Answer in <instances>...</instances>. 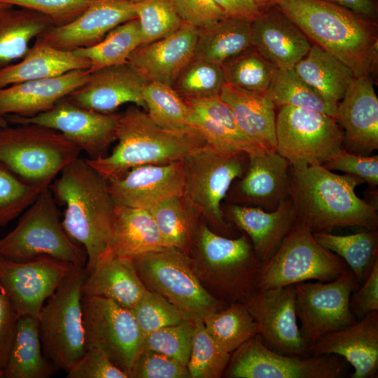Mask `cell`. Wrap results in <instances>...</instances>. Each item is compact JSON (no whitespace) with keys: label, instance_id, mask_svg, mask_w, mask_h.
<instances>
[{"label":"cell","instance_id":"6da1fadb","mask_svg":"<svg viewBox=\"0 0 378 378\" xmlns=\"http://www.w3.org/2000/svg\"><path fill=\"white\" fill-rule=\"evenodd\" d=\"M49 188L65 206L62 223L68 236L83 246L88 273L108 253L113 239L115 204L107 180L86 159L78 158Z\"/></svg>","mask_w":378,"mask_h":378},{"label":"cell","instance_id":"7a4b0ae2","mask_svg":"<svg viewBox=\"0 0 378 378\" xmlns=\"http://www.w3.org/2000/svg\"><path fill=\"white\" fill-rule=\"evenodd\" d=\"M277 7L310 41L349 66L371 76L378 62L377 21L321 0H282Z\"/></svg>","mask_w":378,"mask_h":378},{"label":"cell","instance_id":"3957f363","mask_svg":"<svg viewBox=\"0 0 378 378\" xmlns=\"http://www.w3.org/2000/svg\"><path fill=\"white\" fill-rule=\"evenodd\" d=\"M363 183L358 177L337 174L323 165L290 167V198L297 221L312 233L344 226L377 228V207L355 192Z\"/></svg>","mask_w":378,"mask_h":378},{"label":"cell","instance_id":"277c9868","mask_svg":"<svg viewBox=\"0 0 378 378\" xmlns=\"http://www.w3.org/2000/svg\"><path fill=\"white\" fill-rule=\"evenodd\" d=\"M116 140L118 144L110 155L86 159L106 180L121 177L135 167L182 160L206 144L201 134L160 127L146 111L134 104L120 114Z\"/></svg>","mask_w":378,"mask_h":378},{"label":"cell","instance_id":"5b68a950","mask_svg":"<svg viewBox=\"0 0 378 378\" xmlns=\"http://www.w3.org/2000/svg\"><path fill=\"white\" fill-rule=\"evenodd\" d=\"M189 256L204 288L227 304L243 302L258 288L262 262L246 234L227 237L202 223Z\"/></svg>","mask_w":378,"mask_h":378},{"label":"cell","instance_id":"8992f818","mask_svg":"<svg viewBox=\"0 0 378 378\" xmlns=\"http://www.w3.org/2000/svg\"><path fill=\"white\" fill-rule=\"evenodd\" d=\"M0 127V162L42 190L79 158L80 149L57 130L36 124Z\"/></svg>","mask_w":378,"mask_h":378},{"label":"cell","instance_id":"52a82bcc","mask_svg":"<svg viewBox=\"0 0 378 378\" xmlns=\"http://www.w3.org/2000/svg\"><path fill=\"white\" fill-rule=\"evenodd\" d=\"M50 257L85 267L87 255L65 232L53 194L42 190L17 225L0 239V258L24 261Z\"/></svg>","mask_w":378,"mask_h":378},{"label":"cell","instance_id":"ba28073f","mask_svg":"<svg viewBox=\"0 0 378 378\" xmlns=\"http://www.w3.org/2000/svg\"><path fill=\"white\" fill-rule=\"evenodd\" d=\"M132 260L145 287L172 304L186 320H202L229 304L204 288L190 256L178 249L166 248Z\"/></svg>","mask_w":378,"mask_h":378},{"label":"cell","instance_id":"9c48e42d","mask_svg":"<svg viewBox=\"0 0 378 378\" xmlns=\"http://www.w3.org/2000/svg\"><path fill=\"white\" fill-rule=\"evenodd\" d=\"M85 276V267L75 266L38 317L43 355L57 371L67 372L86 351L81 304Z\"/></svg>","mask_w":378,"mask_h":378},{"label":"cell","instance_id":"30bf717a","mask_svg":"<svg viewBox=\"0 0 378 378\" xmlns=\"http://www.w3.org/2000/svg\"><path fill=\"white\" fill-rule=\"evenodd\" d=\"M245 153L226 155L206 144L183 160V197L216 233L231 237L234 232L221 209L232 183L244 174Z\"/></svg>","mask_w":378,"mask_h":378},{"label":"cell","instance_id":"8fae6325","mask_svg":"<svg viewBox=\"0 0 378 378\" xmlns=\"http://www.w3.org/2000/svg\"><path fill=\"white\" fill-rule=\"evenodd\" d=\"M276 152L291 167L323 165L343 148L344 134L335 117L290 106L276 116Z\"/></svg>","mask_w":378,"mask_h":378},{"label":"cell","instance_id":"7c38bea8","mask_svg":"<svg viewBox=\"0 0 378 378\" xmlns=\"http://www.w3.org/2000/svg\"><path fill=\"white\" fill-rule=\"evenodd\" d=\"M347 268L341 257L320 245L313 233L296 221L275 253L262 263L257 289L310 280L330 281Z\"/></svg>","mask_w":378,"mask_h":378},{"label":"cell","instance_id":"4fadbf2b","mask_svg":"<svg viewBox=\"0 0 378 378\" xmlns=\"http://www.w3.org/2000/svg\"><path fill=\"white\" fill-rule=\"evenodd\" d=\"M349 364L335 354L289 356L267 348L257 334L230 355L227 378H344Z\"/></svg>","mask_w":378,"mask_h":378},{"label":"cell","instance_id":"5bb4252c","mask_svg":"<svg viewBox=\"0 0 378 378\" xmlns=\"http://www.w3.org/2000/svg\"><path fill=\"white\" fill-rule=\"evenodd\" d=\"M81 304L86 349H99L129 375L144 342L131 311L99 296L83 295Z\"/></svg>","mask_w":378,"mask_h":378},{"label":"cell","instance_id":"9a60e30c","mask_svg":"<svg viewBox=\"0 0 378 378\" xmlns=\"http://www.w3.org/2000/svg\"><path fill=\"white\" fill-rule=\"evenodd\" d=\"M359 286L349 267L330 281H303L294 284L299 328L309 346L323 335L358 321L350 310L349 300L351 293Z\"/></svg>","mask_w":378,"mask_h":378},{"label":"cell","instance_id":"2e32d148","mask_svg":"<svg viewBox=\"0 0 378 378\" xmlns=\"http://www.w3.org/2000/svg\"><path fill=\"white\" fill-rule=\"evenodd\" d=\"M243 303L267 348L285 355L311 356L297 322L294 285L257 289Z\"/></svg>","mask_w":378,"mask_h":378},{"label":"cell","instance_id":"e0dca14e","mask_svg":"<svg viewBox=\"0 0 378 378\" xmlns=\"http://www.w3.org/2000/svg\"><path fill=\"white\" fill-rule=\"evenodd\" d=\"M8 116L7 121L15 124H36L57 130L94 159L104 155L116 140L120 114L84 108L65 97L49 111L31 118Z\"/></svg>","mask_w":378,"mask_h":378},{"label":"cell","instance_id":"ac0fdd59","mask_svg":"<svg viewBox=\"0 0 378 378\" xmlns=\"http://www.w3.org/2000/svg\"><path fill=\"white\" fill-rule=\"evenodd\" d=\"M74 267L46 256L24 261L0 258V287L19 316L38 318L46 300Z\"/></svg>","mask_w":378,"mask_h":378},{"label":"cell","instance_id":"d6986e66","mask_svg":"<svg viewBox=\"0 0 378 378\" xmlns=\"http://www.w3.org/2000/svg\"><path fill=\"white\" fill-rule=\"evenodd\" d=\"M135 18L132 0H91L76 19L51 26L37 38L57 49L74 51L97 44L113 28Z\"/></svg>","mask_w":378,"mask_h":378},{"label":"cell","instance_id":"ffe728a7","mask_svg":"<svg viewBox=\"0 0 378 378\" xmlns=\"http://www.w3.org/2000/svg\"><path fill=\"white\" fill-rule=\"evenodd\" d=\"M107 182L115 205L150 210L169 197L183 195V163L141 165Z\"/></svg>","mask_w":378,"mask_h":378},{"label":"cell","instance_id":"44dd1931","mask_svg":"<svg viewBox=\"0 0 378 378\" xmlns=\"http://www.w3.org/2000/svg\"><path fill=\"white\" fill-rule=\"evenodd\" d=\"M148 82L127 63L90 72L86 81L66 97L94 111L110 113L131 103L146 111L143 92Z\"/></svg>","mask_w":378,"mask_h":378},{"label":"cell","instance_id":"7402d4cb","mask_svg":"<svg viewBox=\"0 0 378 378\" xmlns=\"http://www.w3.org/2000/svg\"><path fill=\"white\" fill-rule=\"evenodd\" d=\"M335 118L343 130L344 150L365 155L378 149V98L371 76L354 78Z\"/></svg>","mask_w":378,"mask_h":378},{"label":"cell","instance_id":"603a6c76","mask_svg":"<svg viewBox=\"0 0 378 378\" xmlns=\"http://www.w3.org/2000/svg\"><path fill=\"white\" fill-rule=\"evenodd\" d=\"M200 29L188 23L171 34L139 45L130 55L127 64L148 83L172 87L194 57Z\"/></svg>","mask_w":378,"mask_h":378},{"label":"cell","instance_id":"cb8c5ba5","mask_svg":"<svg viewBox=\"0 0 378 378\" xmlns=\"http://www.w3.org/2000/svg\"><path fill=\"white\" fill-rule=\"evenodd\" d=\"M309 355L335 354L354 368L351 378H375L378 371V310L326 334L309 346Z\"/></svg>","mask_w":378,"mask_h":378},{"label":"cell","instance_id":"d4e9b609","mask_svg":"<svg viewBox=\"0 0 378 378\" xmlns=\"http://www.w3.org/2000/svg\"><path fill=\"white\" fill-rule=\"evenodd\" d=\"M89 75L88 69L75 70L0 88V116L31 118L48 111L82 85Z\"/></svg>","mask_w":378,"mask_h":378},{"label":"cell","instance_id":"484cf974","mask_svg":"<svg viewBox=\"0 0 378 378\" xmlns=\"http://www.w3.org/2000/svg\"><path fill=\"white\" fill-rule=\"evenodd\" d=\"M252 46L276 68H292L309 52L312 43L277 6L251 22Z\"/></svg>","mask_w":378,"mask_h":378},{"label":"cell","instance_id":"4316f807","mask_svg":"<svg viewBox=\"0 0 378 378\" xmlns=\"http://www.w3.org/2000/svg\"><path fill=\"white\" fill-rule=\"evenodd\" d=\"M247 156V168L233 192V201L273 211L290 197V163L276 151Z\"/></svg>","mask_w":378,"mask_h":378},{"label":"cell","instance_id":"83f0119b","mask_svg":"<svg viewBox=\"0 0 378 378\" xmlns=\"http://www.w3.org/2000/svg\"><path fill=\"white\" fill-rule=\"evenodd\" d=\"M183 99L193 110L197 128L206 144L218 152L226 155L267 152L241 130L231 108L219 94Z\"/></svg>","mask_w":378,"mask_h":378},{"label":"cell","instance_id":"f1b7e54d","mask_svg":"<svg viewBox=\"0 0 378 378\" xmlns=\"http://www.w3.org/2000/svg\"><path fill=\"white\" fill-rule=\"evenodd\" d=\"M227 211L231 221L248 236L262 263L272 256L297 221L290 197L270 211L237 204L230 205Z\"/></svg>","mask_w":378,"mask_h":378},{"label":"cell","instance_id":"f546056e","mask_svg":"<svg viewBox=\"0 0 378 378\" xmlns=\"http://www.w3.org/2000/svg\"><path fill=\"white\" fill-rule=\"evenodd\" d=\"M146 290L132 259L112 254L86 273L81 286L83 295L106 298L130 310Z\"/></svg>","mask_w":378,"mask_h":378},{"label":"cell","instance_id":"4dcf8cb0","mask_svg":"<svg viewBox=\"0 0 378 378\" xmlns=\"http://www.w3.org/2000/svg\"><path fill=\"white\" fill-rule=\"evenodd\" d=\"M88 59L36 38L18 62L0 69V88L27 80L58 76L71 71L89 69Z\"/></svg>","mask_w":378,"mask_h":378},{"label":"cell","instance_id":"1f68e13d","mask_svg":"<svg viewBox=\"0 0 378 378\" xmlns=\"http://www.w3.org/2000/svg\"><path fill=\"white\" fill-rule=\"evenodd\" d=\"M219 97L252 141L265 151H276V106L265 94L246 93L225 83Z\"/></svg>","mask_w":378,"mask_h":378},{"label":"cell","instance_id":"d6a6232c","mask_svg":"<svg viewBox=\"0 0 378 378\" xmlns=\"http://www.w3.org/2000/svg\"><path fill=\"white\" fill-rule=\"evenodd\" d=\"M166 248L149 210L115 205L113 235L108 254L133 259Z\"/></svg>","mask_w":378,"mask_h":378},{"label":"cell","instance_id":"836d02e7","mask_svg":"<svg viewBox=\"0 0 378 378\" xmlns=\"http://www.w3.org/2000/svg\"><path fill=\"white\" fill-rule=\"evenodd\" d=\"M293 68L327 104L334 107L342 99L356 77L349 66L314 43Z\"/></svg>","mask_w":378,"mask_h":378},{"label":"cell","instance_id":"e575fe53","mask_svg":"<svg viewBox=\"0 0 378 378\" xmlns=\"http://www.w3.org/2000/svg\"><path fill=\"white\" fill-rule=\"evenodd\" d=\"M53 24L37 11L4 4L0 8V69L22 59L29 43Z\"/></svg>","mask_w":378,"mask_h":378},{"label":"cell","instance_id":"d590c367","mask_svg":"<svg viewBox=\"0 0 378 378\" xmlns=\"http://www.w3.org/2000/svg\"><path fill=\"white\" fill-rule=\"evenodd\" d=\"M3 371L4 378H48L57 372L43 355L38 318L29 315L19 316Z\"/></svg>","mask_w":378,"mask_h":378},{"label":"cell","instance_id":"8d00e7d4","mask_svg":"<svg viewBox=\"0 0 378 378\" xmlns=\"http://www.w3.org/2000/svg\"><path fill=\"white\" fill-rule=\"evenodd\" d=\"M167 247L191 253L200 228V216L183 195L169 197L149 210Z\"/></svg>","mask_w":378,"mask_h":378},{"label":"cell","instance_id":"74e56055","mask_svg":"<svg viewBox=\"0 0 378 378\" xmlns=\"http://www.w3.org/2000/svg\"><path fill=\"white\" fill-rule=\"evenodd\" d=\"M251 46V22L225 18L200 29L194 57L221 66Z\"/></svg>","mask_w":378,"mask_h":378},{"label":"cell","instance_id":"f35d334b","mask_svg":"<svg viewBox=\"0 0 378 378\" xmlns=\"http://www.w3.org/2000/svg\"><path fill=\"white\" fill-rule=\"evenodd\" d=\"M313 236L320 245L344 260L360 285L378 260V232L375 229L346 235L315 232Z\"/></svg>","mask_w":378,"mask_h":378},{"label":"cell","instance_id":"ab89813d","mask_svg":"<svg viewBox=\"0 0 378 378\" xmlns=\"http://www.w3.org/2000/svg\"><path fill=\"white\" fill-rule=\"evenodd\" d=\"M143 96L146 111L160 127L172 131L201 134L193 110L172 86L148 83Z\"/></svg>","mask_w":378,"mask_h":378},{"label":"cell","instance_id":"60d3db41","mask_svg":"<svg viewBox=\"0 0 378 378\" xmlns=\"http://www.w3.org/2000/svg\"><path fill=\"white\" fill-rule=\"evenodd\" d=\"M141 43L139 20H129L111 30L97 44L74 52L90 62V72L127 63L131 53Z\"/></svg>","mask_w":378,"mask_h":378},{"label":"cell","instance_id":"b9f144b4","mask_svg":"<svg viewBox=\"0 0 378 378\" xmlns=\"http://www.w3.org/2000/svg\"><path fill=\"white\" fill-rule=\"evenodd\" d=\"M202 321L212 338L230 354L258 334L254 318L240 302L209 314Z\"/></svg>","mask_w":378,"mask_h":378},{"label":"cell","instance_id":"7bdbcfd3","mask_svg":"<svg viewBox=\"0 0 378 378\" xmlns=\"http://www.w3.org/2000/svg\"><path fill=\"white\" fill-rule=\"evenodd\" d=\"M225 83L246 93L264 94L276 69L253 46L221 65Z\"/></svg>","mask_w":378,"mask_h":378},{"label":"cell","instance_id":"ee69618b","mask_svg":"<svg viewBox=\"0 0 378 378\" xmlns=\"http://www.w3.org/2000/svg\"><path fill=\"white\" fill-rule=\"evenodd\" d=\"M266 96L276 107L290 106L326 113L335 117L337 107L327 104L294 71L276 68Z\"/></svg>","mask_w":378,"mask_h":378},{"label":"cell","instance_id":"f6af8a7d","mask_svg":"<svg viewBox=\"0 0 378 378\" xmlns=\"http://www.w3.org/2000/svg\"><path fill=\"white\" fill-rule=\"evenodd\" d=\"M195 328L187 365L190 378H220L228 365L230 354L223 349L206 331L202 319Z\"/></svg>","mask_w":378,"mask_h":378},{"label":"cell","instance_id":"bcb514c9","mask_svg":"<svg viewBox=\"0 0 378 378\" xmlns=\"http://www.w3.org/2000/svg\"><path fill=\"white\" fill-rule=\"evenodd\" d=\"M225 83L220 65L193 57L172 88L183 99L218 95Z\"/></svg>","mask_w":378,"mask_h":378},{"label":"cell","instance_id":"7dc6e473","mask_svg":"<svg viewBox=\"0 0 378 378\" xmlns=\"http://www.w3.org/2000/svg\"><path fill=\"white\" fill-rule=\"evenodd\" d=\"M139 20L141 43L165 37L183 24L172 0H132Z\"/></svg>","mask_w":378,"mask_h":378},{"label":"cell","instance_id":"c3c4849f","mask_svg":"<svg viewBox=\"0 0 378 378\" xmlns=\"http://www.w3.org/2000/svg\"><path fill=\"white\" fill-rule=\"evenodd\" d=\"M195 321L160 328L144 338L143 349L162 353L187 367L192 346Z\"/></svg>","mask_w":378,"mask_h":378},{"label":"cell","instance_id":"681fc988","mask_svg":"<svg viewBox=\"0 0 378 378\" xmlns=\"http://www.w3.org/2000/svg\"><path fill=\"white\" fill-rule=\"evenodd\" d=\"M41 191L0 162V227L6 225L26 210Z\"/></svg>","mask_w":378,"mask_h":378},{"label":"cell","instance_id":"f907efd6","mask_svg":"<svg viewBox=\"0 0 378 378\" xmlns=\"http://www.w3.org/2000/svg\"><path fill=\"white\" fill-rule=\"evenodd\" d=\"M144 335L186 321L172 304L161 295L146 290L130 310Z\"/></svg>","mask_w":378,"mask_h":378},{"label":"cell","instance_id":"816d5d0a","mask_svg":"<svg viewBox=\"0 0 378 378\" xmlns=\"http://www.w3.org/2000/svg\"><path fill=\"white\" fill-rule=\"evenodd\" d=\"M130 378H190L187 367L162 353L141 349L129 374Z\"/></svg>","mask_w":378,"mask_h":378},{"label":"cell","instance_id":"f5cc1de1","mask_svg":"<svg viewBox=\"0 0 378 378\" xmlns=\"http://www.w3.org/2000/svg\"><path fill=\"white\" fill-rule=\"evenodd\" d=\"M91 0H0V3L31 9L50 19L53 26L66 24L80 15Z\"/></svg>","mask_w":378,"mask_h":378},{"label":"cell","instance_id":"db71d44e","mask_svg":"<svg viewBox=\"0 0 378 378\" xmlns=\"http://www.w3.org/2000/svg\"><path fill=\"white\" fill-rule=\"evenodd\" d=\"M330 171H340L355 176L371 186L378 185V155L365 156L344 148L323 165Z\"/></svg>","mask_w":378,"mask_h":378},{"label":"cell","instance_id":"11a10c76","mask_svg":"<svg viewBox=\"0 0 378 378\" xmlns=\"http://www.w3.org/2000/svg\"><path fill=\"white\" fill-rule=\"evenodd\" d=\"M66 372L68 378H129L127 373L96 348L86 349Z\"/></svg>","mask_w":378,"mask_h":378},{"label":"cell","instance_id":"9f6ffc18","mask_svg":"<svg viewBox=\"0 0 378 378\" xmlns=\"http://www.w3.org/2000/svg\"><path fill=\"white\" fill-rule=\"evenodd\" d=\"M172 2L183 22L199 29L227 18L214 0H172Z\"/></svg>","mask_w":378,"mask_h":378},{"label":"cell","instance_id":"6f0895ef","mask_svg":"<svg viewBox=\"0 0 378 378\" xmlns=\"http://www.w3.org/2000/svg\"><path fill=\"white\" fill-rule=\"evenodd\" d=\"M349 307L357 320L378 310V260L366 280L351 293Z\"/></svg>","mask_w":378,"mask_h":378},{"label":"cell","instance_id":"680465c9","mask_svg":"<svg viewBox=\"0 0 378 378\" xmlns=\"http://www.w3.org/2000/svg\"><path fill=\"white\" fill-rule=\"evenodd\" d=\"M19 315L0 287V369L8 360Z\"/></svg>","mask_w":378,"mask_h":378},{"label":"cell","instance_id":"91938a15","mask_svg":"<svg viewBox=\"0 0 378 378\" xmlns=\"http://www.w3.org/2000/svg\"><path fill=\"white\" fill-rule=\"evenodd\" d=\"M227 18L253 21L260 11L253 0H214Z\"/></svg>","mask_w":378,"mask_h":378},{"label":"cell","instance_id":"94428289","mask_svg":"<svg viewBox=\"0 0 378 378\" xmlns=\"http://www.w3.org/2000/svg\"><path fill=\"white\" fill-rule=\"evenodd\" d=\"M348 8L360 15L377 21L378 8L375 0H321Z\"/></svg>","mask_w":378,"mask_h":378},{"label":"cell","instance_id":"6125c7cd","mask_svg":"<svg viewBox=\"0 0 378 378\" xmlns=\"http://www.w3.org/2000/svg\"><path fill=\"white\" fill-rule=\"evenodd\" d=\"M282 0H253L260 12L277 6Z\"/></svg>","mask_w":378,"mask_h":378},{"label":"cell","instance_id":"be15d7a7","mask_svg":"<svg viewBox=\"0 0 378 378\" xmlns=\"http://www.w3.org/2000/svg\"><path fill=\"white\" fill-rule=\"evenodd\" d=\"M8 121L6 118L0 116V127L8 126Z\"/></svg>","mask_w":378,"mask_h":378},{"label":"cell","instance_id":"e7e4bbea","mask_svg":"<svg viewBox=\"0 0 378 378\" xmlns=\"http://www.w3.org/2000/svg\"><path fill=\"white\" fill-rule=\"evenodd\" d=\"M0 378H4V371L2 369H0Z\"/></svg>","mask_w":378,"mask_h":378},{"label":"cell","instance_id":"03108f58","mask_svg":"<svg viewBox=\"0 0 378 378\" xmlns=\"http://www.w3.org/2000/svg\"><path fill=\"white\" fill-rule=\"evenodd\" d=\"M4 4H1V3H0V8H1V6H3Z\"/></svg>","mask_w":378,"mask_h":378}]
</instances>
